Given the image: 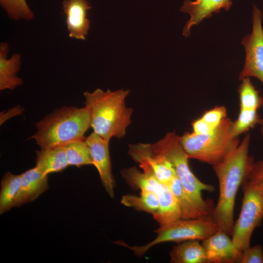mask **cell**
<instances>
[{
  "label": "cell",
  "mask_w": 263,
  "mask_h": 263,
  "mask_svg": "<svg viewBox=\"0 0 263 263\" xmlns=\"http://www.w3.org/2000/svg\"><path fill=\"white\" fill-rule=\"evenodd\" d=\"M240 80L242 83L238 88L240 109L258 111L263 106V97L260 95L249 77H244Z\"/></svg>",
  "instance_id": "23"
},
{
  "label": "cell",
  "mask_w": 263,
  "mask_h": 263,
  "mask_svg": "<svg viewBox=\"0 0 263 263\" xmlns=\"http://www.w3.org/2000/svg\"><path fill=\"white\" fill-rule=\"evenodd\" d=\"M121 203L126 207H133L137 210L152 214L157 211L159 207L157 194L148 191H141L139 196L124 195L122 197Z\"/></svg>",
  "instance_id": "22"
},
{
  "label": "cell",
  "mask_w": 263,
  "mask_h": 263,
  "mask_svg": "<svg viewBox=\"0 0 263 263\" xmlns=\"http://www.w3.org/2000/svg\"><path fill=\"white\" fill-rule=\"evenodd\" d=\"M261 126L260 131L262 135L263 136V118L261 119V122L259 124Z\"/></svg>",
  "instance_id": "31"
},
{
  "label": "cell",
  "mask_w": 263,
  "mask_h": 263,
  "mask_svg": "<svg viewBox=\"0 0 263 263\" xmlns=\"http://www.w3.org/2000/svg\"><path fill=\"white\" fill-rule=\"evenodd\" d=\"M250 134H246L220 161L213 165L219 184V197L213 208L212 217L219 229L232 235L234 226L235 200L242 185L255 162L249 155Z\"/></svg>",
  "instance_id": "1"
},
{
  "label": "cell",
  "mask_w": 263,
  "mask_h": 263,
  "mask_svg": "<svg viewBox=\"0 0 263 263\" xmlns=\"http://www.w3.org/2000/svg\"><path fill=\"white\" fill-rule=\"evenodd\" d=\"M239 263H263V249L261 245L248 247L242 252Z\"/></svg>",
  "instance_id": "29"
},
{
  "label": "cell",
  "mask_w": 263,
  "mask_h": 263,
  "mask_svg": "<svg viewBox=\"0 0 263 263\" xmlns=\"http://www.w3.org/2000/svg\"><path fill=\"white\" fill-rule=\"evenodd\" d=\"M232 121L225 118L212 132L197 135L185 132L179 140L189 159L213 165L222 160L240 142L231 133Z\"/></svg>",
  "instance_id": "5"
},
{
  "label": "cell",
  "mask_w": 263,
  "mask_h": 263,
  "mask_svg": "<svg viewBox=\"0 0 263 263\" xmlns=\"http://www.w3.org/2000/svg\"><path fill=\"white\" fill-rule=\"evenodd\" d=\"M219 229L212 216L194 219H179L159 227L154 231L156 238L143 245H129L122 241L114 244L132 250L138 257H142L147 251L157 244L165 242H182L188 240H203L214 234Z\"/></svg>",
  "instance_id": "6"
},
{
  "label": "cell",
  "mask_w": 263,
  "mask_h": 263,
  "mask_svg": "<svg viewBox=\"0 0 263 263\" xmlns=\"http://www.w3.org/2000/svg\"><path fill=\"white\" fill-rule=\"evenodd\" d=\"M261 119L257 110L240 109L237 118L232 121L231 133L235 138L238 137L260 124Z\"/></svg>",
  "instance_id": "25"
},
{
  "label": "cell",
  "mask_w": 263,
  "mask_h": 263,
  "mask_svg": "<svg viewBox=\"0 0 263 263\" xmlns=\"http://www.w3.org/2000/svg\"><path fill=\"white\" fill-rule=\"evenodd\" d=\"M219 229L213 235L203 240L207 263H239L242 255L232 238Z\"/></svg>",
  "instance_id": "11"
},
{
  "label": "cell",
  "mask_w": 263,
  "mask_h": 263,
  "mask_svg": "<svg viewBox=\"0 0 263 263\" xmlns=\"http://www.w3.org/2000/svg\"><path fill=\"white\" fill-rule=\"evenodd\" d=\"M192 132L197 135H204L212 132L214 129L201 117L194 120L192 124Z\"/></svg>",
  "instance_id": "30"
},
{
  "label": "cell",
  "mask_w": 263,
  "mask_h": 263,
  "mask_svg": "<svg viewBox=\"0 0 263 263\" xmlns=\"http://www.w3.org/2000/svg\"><path fill=\"white\" fill-rule=\"evenodd\" d=\"M262 13L255 5L252 12V30L242 41L245 52L244 64L239 79L255 77L263 84V28Z\"/></svg>",
  "instance_id": "8"
},
{
  "label": "cell",
  "mask_w": 263,
  "mask_h": 263,
  "mask_svg": "<svg viewBox=\"0 0 263 263\" xmlns=\"http://www.w3.org/2000/svg\"><path fill=\"white\" fill-rule=\"evenodd\" d=\"M130 93L122 89L103 91L98 88L92 93L85 92V104L91 113L93 132L109 141L112 137H123L132 123V110L126 107L125 99Z\"/></svg>",
  "instance_id": "2"
},
{
  "label": "cell",
  "mask_w": 263,
  "mask_h": 263,
  "mask_svg": "<svg viewBox=\"0 0 263 263\" xmlns=\"http://www.w3.org/2000/svg\"><path fill=\"white\" fill-rule=\"evenodd\" d=\"M245 180L263 193V160L254 163Z\"/></svg>",
  "instance_id": "28"
},
{
  "label": "cell",
  "mask_w": 263,
  "mask_h": 263,
  "mask_svg": "<svg viewBox=\"0 0 263 263\" xmlns=\"http://www.w3.org/2000/svg\"><path fill=\"white\" fill-rule=\"evenodd\" d=\"M91 127V113L85 106H65L56 109L36 124L37 132L32 136L40 148L64 146L85 138Z\"/></svg>",
  "instance_id": "3"
},
{
  "label": "cell",
  "mask_w": 263,
  "mask_h": 263,
  "mask_svg": "<svg viewBox=\"0 0 263 263\" xmlns=\"http://www.w3.org/2000/svg\"><path fill=\"white\" fill-rule=\"evenodd\" d=\"M168 185L177 200L182 219L205 217L186 193L177 177Z\"/></svg>",
  "instance_id": "21"
},
{
  "label": "cell",
  "mask_w": 263,
  "mask_h": 263,
  "mask_svg": "<svg viewBox=\"0 0 263 263\" xmlns=\"http://www.w3.org/2000/svg\"><path fill=\"white\" fill-rule=\"evenodd\" d=\"M36 155L35 167L45 175L61 171L69 166L64 146L40 148Z\"/></svg>",
  "instance_id": "17"
},
{
  "label": "cell",
  "mask_w": 263,
  "mask_h": 263,
  "mask_svg": "<svg viewBox=\"0 0 263 263\" xmlns=\"http://www.w3.org/2000/svg\"><path fill=\"white\" fill-rule=\"evenodd\" d=\"M64 146L69 166L81 167L93 165L90 149L84 139L71 142Z\"/></svg>",
  "instance_id": "24"
},
{
  "label": "cell",
  "mask_w": 263,
  "mask_h": 263,
  "mask_svg": "<svg viewBox=\"0 0 263 263\" xmlns=\"http://www.w3.org/2000/svg\"><path fill=\"white\" fill-rule=\"evenodd\" d=\"M84 141L88 146L93 165L97 169L103 187L111 198L114 195L115 182L112 174L109 141L93 132Z\"/></svg>",
  "instance_id": "10"
},
{
  "label": "cell",
  "mask_w": 263,
  "mask_h": 263,
  "mask_svg": "<svg viewBox=\"0 0 263 263\" xmlns=\"http://www.w3.org/2000/svg\"><path fill=\"white\" fill-rule=\"evenodd\" d=\"M226 109L223 106H217L205 112L201 117L213 129L217 127L226 117Z\"/></svg>",
  "instance_id": "27"
},
{
  "label": "cell",
  "mask_w": 263,
  "mask_h": 263,
  "mask_svg": "<svg viewBox=\"0 0 263 263\" xmlns=\"http://www.w3.org/2000/svg\"><path fill=\"white\" fill-rule=\"evenodd\" d=\"M242 187L244 193L242 207L234 225L232 240L242 252L250 246L252 233L263 219V193L245 180Z\"/></svg>",
  "instance_id": "7"
},
{
  "label": "cell",
  "mask_w": 263,
  "mask_h": 263,
  "mask_svg": "<svg viewBox=\"0 0 263 263\" xmlns=\"http://www.w3.org/2000/svg\"><path fill=\"white\" fill-rule=\"evenodd\" d=\"M154 150L165 156L171 164L184 190L204 216H211L213 209L210 202L204 200L202 192L213 191V186L198 179L191 170L188 157L175 132H168L157 142L152 144Z\"/></svg>",
  "instance_id": "4"
},
{
  "label": "cell",
  "mask_w": 263,
  "mask_h": 263,
  "mask_svg": "<svg viewBox=\"0 0 263 263\" xmlns=\"http://www.w3.org/2000/svg\"><path fill=\"white\" fill-rule=\"evenodd\" d=\"M232 4L231 0H186L180 11L190 15L189 19L186 23L183 35L188 37L190 34V29L199 24L204 19L212 17L213 13H219L222 9L228 11Z\"/></svg>",
  "instance_id": "12"
},
{
  "label": "cell",
  "mask_w": 263,
  "mask_h": 263,
  "mask_svg": "<svg viewBox=\"0 0 263 263\" xmlns=\"http://www.w3.org/2000/svg\"><path fill=\"white\" fill-rule=\"evenodd\" d=\"M128 154L140 166L150 169L162 183L169 184L177 177L170 162L156 151L152 144L140 143L130 145Z\"/></svg>",
  "instance_id": "9"
},
{
  "label": "cell",
  "mask_w": 263,
  "mask_h": 263,
  "mask_svg": "<svg viewBox=\"0 0 263 263\" xmlns=\"http://www.w3.org/2000/svg\"><path fill=\"white\" fill-rule=\"evenodd\" d=\"M0 4L9 17L13 19L30 20L34 17V13L26 0H0Z\"/></svg>",
  "instance_id": "26"
},
{
  "label": "cell",
  "mask_w": 263,
  "mask_h": 263,
  "mask_svg": "<svg viewBox=\"0 0 263 263\" xmlns=\"http://www.w3.org/2000/svg\"><path fill=\"white\" fill-rule=\"evenodd\" d=\"M172 263H207L206 253L199 240H188L174 245L169 253Z\"/></svg>",
  "instance_id": "19"
},
{
  "label": "cell",
  "mask_w": 263,
  "mask_h": 263,
  "mask_svg": "<svg viewBox=\"0 0 263 263\" xmlns=\"http://www.w3.org/2000/svg\"><path fill=\"white\" fill-rule=\"evenodd\" d=\"M156 194L159 207L152 215L159 226L166 225L182 218L177 200L168 184L162 183Z\"/></svg>",
  "instance_id": "16"
},
{
  "label": "cell",
  "mask_w": 263,
  "mask_h": 263,
  "mask_svg": "<svg viewBox=\"0 0 263 263\" xmlns=\"http://www.w3.org/2000/svg\"><path fill=\"white\" fill-rule=\"evenodd\" d=\"M62 3L69 37L85 40L90 26L87 17L90 4L87 0H64Z\"/></svg>",
  "instance_id": "13"
},
{
  "label": "cell",
  "mask_w": 263,
  "mask_h": 263,
  "mask_svg": "<svg viewBox=\"0 0 263 263\" xmlns=\"http://www.w3.org/2000/svg\"><path fill=\"white\" fill-rule=\"evenodd\" d=\"M140 168L142 171L135 167L124 169L121 171V175L133 189L151 191L156 194L162 182L156 178L150 169L145 167Z\"/></svg>",
  "instance_id": "18"
},
{
  "label": "cell",
  "mask_w": 263,
  "mask_h": 263,
  "mask_svg": "<svg viewBox=\"0 0 263 263\" xmlns=\"http://www.w3.org/2000/svg\"><path fill=\"white\" fill-rule=\"evenodd\" d=\"M8 44L1 42L0 44V90H13L22 84V80L17 75L21 63V56L15 53L7 58Z\"/></svg>",
  "instance_id": "15"
},
{
  "label": "cell",
  "mask_w": 263,
  "mask_h": 263,
  "mask_svg": "<svg viewBox=\"0 0 263 263\" xmlns=\"http://www.w3.org/2000/svg\"><path fill=\"white\" fill-rule=\"evenodd\" d=\"M21 184V174L15 175L7 172L0 182V214L15 207Z\"/></svg>",
  "instance_id": "20"
},
{
  "label": "cell",
  "mask_w": 263,
  "mask_h": 263,
  "mask_svg": "<svg viewBox=\"0 0 263 263\" xmlns=\"http://www.w3.org/2000/svg\"><path fill=\"white\" fill-rule=\"evenodd\" d=\"M21 174V187L15 207L34 201L49 188L48 175L36 167Z\"/></svg>",
  "instance_id": "14"
}]
</instances>
